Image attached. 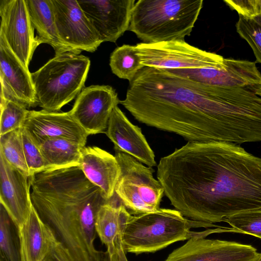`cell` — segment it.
<instances>
[{"mask_svg": "<svg viewBox=\"0 0 261 261\" xmlns=\"http://www.w3.org/2000/svg\"><path fill=\"white\" fill-rule=\"evenodd\" d=\"M121 104L138 121L190 142H256L261 95L253 85L218 87L144 67Z\"/></svg>", "mask_w": 261, "mask_h": 261, "instance_id": "1", "label": "cell"}, {"mask_svg": "<svg viewBox=\"0 0 261 261\" xmlns=\"http://www.w3.org/2000/svg\"><path fill=\"white\" fill-rule=\"evenodd\" d=\"M156 176L191 220L214 223L261 208V158L235 144L188 142L160 159Z\"/></svg>", "mask_w": 261, "mask_h": 261, "instance_id": "2", "label": "cell"}, {"mask_svg": "<svg viewBox=\"0 0 261 261\" xmlns=\"http://www.w3.org/2000/svg\"><path fill=\"white\" fill-rule=\"evenodd\" d=\"M33 206L74 261H102L94 245L98 211L107 203L103 191L80 166L46 170L29 178Z\"/></svg>", "mask_w": 261, "mask_h": 261, "instance_id": "3", "label": "cell"}, {"mask_svg": "<svg viewBox=\"0 0 261 261\" xmlns=\"http://www.w3.org/2000/svg\"><path fill=\"white\" fill-rule=\"evenodd\" d=\"M232 228L188 219L176 210L132 215L123 238L124 252L154 253L176 242L214 233L233 232Z\"/></svg>", "mask_w": 261, "mask_h": 261, "instance_id": "4", "label": "cell"}, {"mask_svg": "<svg viewBox=\"0 0 261 261\" xmlns=\"http://www.w3.org/2000/svg\"><path fill=\"white\" fill-rule=\"evenodd\" d=\"M202 0H139L128 30L144 43L185 40L191 35Z\"/></svg>", "mask_w": 261, "mask_h": 261, "instance_id": "5", "label": "cell"}, {"mask_svg": "<svg viewBox=\"0 0 261 261\" xmlns=\"http://www.w3.org/2000/svg\"><path fill=\"white\" fill-rule=\"evenodd\" d=\"M90 63L86 56L65 52L31 73L37 106L58 112L77 97L84 88Z\"/></svg>", "mask_w": 261, "mask_h": 261, "instance_id": "6", "label": "cell"}, {"mask_svg": "<svg viewBox=\"0 0 261 261\" xmlns=\"http://www.w3.org/2000/svg\"><path fill=\"white\" fill-rule=\"evenodd\" d=\"M115 152L120 168L115 193L126 208L134 215L159 210L164 189L154 178L152 167L126 153Z\"/></svg>", "mask_w": 261, "mask_h": 261, "instance_id": "7", "label": "cell"}, {"mask_svg": "<svg viewBox=\"0 0 261 261\" xmlns=\"http://www.w3.org/2000/svg\"><path fill=\"white\" fill-rule=\"evenodd\" d=\"M136 46L144 67L163 69L200 68L218 65L225 60L219 55L202 50L182 40L141 42Z\"/></svg>", "mask_w": 261, "mask_h": 261, "instance_id": "8", "label": "cell"}, {"mask_svg": "<svg viewBox=\"0 0 261 261\" xmlns=\"http://www.w3.org/2000/svg\"><path fill=\"white\" fill-rule=\"evenodd\" d=\"M60 39L72 52L95 51L102 43L76 0H51Z\"/></svg>", "mask_w": 261, "mask_h": 261, "instance_id": "9", "label": "cell"}, {"mask_svg": "<svg viewBox=\"0 0 261 261\" xmlns=\"http://www.w3.org/2000/svg\"><path fill=\"white\" fill-rule=\"evenodd\" d=\"M0 34L29 69L34 53L40 45L34 36L26 0H0Z\"/></svg>", "mask_w": 261, "mask_h": 261, "instance_id": "10", "label": "cell"}, {"mask_svg": "<svg viewBox=\"0 0 261 261\" xmlns=\"http://www.w3.org/2000/svg\"><path fill=\"white\" fill-rule=\"evenodd\" d=\"M119 102L111 86L91 85L82 90L69 112L89 135L105 133L112 112Z\"/></svg>", "mask_w": 261, "mask_h": 261, "instance_id": "11", "label": "cell"}, {"mask_svg": "<svg viewBox=\"0 0 261 261\" xmlns=\"http://www.w3.org/2000/svg\"><path fill=\"white\" fill-rule=\"evenodd\" d=\"M165 70L175 75L213 86L261 85V73L256 62L248 60L225 58L223 63L212 67Z\"/></svg>", "mask_w": 261, "mask_h": 261, "instance_id": "12", "label": "cell"}, {"mask_svg": "<svg viewBox=\"0 0 261 261\" xmlns=\"http://www.w3.org/2000/svg\"><path fill=\"white\" fill-rule=\"evenodd\" d=\"M259 256L249 245L195 237L172 251L165 261H257Z\"/></svg>", "mask_w": 261, "mask_h": 261, "instance_id": "13", "label": "cell"}, {"mask_svg": "<svg viewBox=\"0 0 261 261\" xmlns=\"http://www.w3.org/2000/svg\"><path fill=\"white\" fill-rule=\"evenodd\" d=\"M101 41L116 42L128 30L135 0H77Z\"/></svg>", "mask_w": 261, "mask_h": 261, "instance_id": "14", "label": "cell"}, {"mask_svg": "<svg viewBox=\"0 0 261 261\" xmlns=\"http://www.w3.org/2000/svg\"><path fill=\"white\" fill-rule=\"evenodd\" d=\"M1 96L24 105L37 106L31 73L11 49L0 34Z\"/></svg>", "mask_w": 261, "mask_h": 261, "instance_id": "15", "label": "cell"}, {"mask_svg": "<svg viewBox=\"0 0 261 261\" xmlns=\"http://www.w3.org/2000/svg\"><path fill=\"white\" fill-rule=\"evenodd\" d=\"M23 127L38 146L45 139L62 138L85 146L90 135L69 112L29 111Z\"/></svg>", "mask_w": 261, "mask_h": 261, "instance_id": "16", "label": "cell"}, {"mask_svg": "<svg viewBox=\"0 0 261 261\" xmlns=\"http://www.w3.org/2000/svg\"><path fill=\"white\" fill-rule=\"evenodd\" d=\"M29 177L0 154L1 204L19 227L27 219L32 203Z\"/></svg>", "mask_w": 261, "mask_h": 261, "instance_id": "17", "label": "cell"}, {"mask_svg": "<svg viewBox=\"0 0 261 261\" xmlns=\"http://www.w3.org/2000/svg\"><path fill=\"white\" fill-rule=\"evenodd\" d=\"M105 133L115 150L126 153L148 167L156 165L154 152L141 129L133 124L118 106L112 112Z\"/></svg>", "mask_w": 261, "mask_h": 261, "instance_id": "18", "label": "cell"}, {"mask_svg": "<svg viewBox=\"0 0 261 261\" xmlns=\"http://www.w3.org/2000/svg\"><path fill=\"white\" fill-rule=\"evenodd\" d=\"M132 215L115 193L97 212L95 227L101 242L107 247L105 253L111 256L123 248V238Z\"/></svg>", "mask_w": 261, "mask_h": 261, "instance_id": "19", "label": "cell"}, {"mask_svg": "<svg viewBox=\"0 0 261 261\" xmlns=\"http://www.w3.org/2000/svg\"><path fill=\"white\" fill-rule=\"evenodd\" d=\"M80 167L86 177L99 188L108 199L114 195L120 173L115 155L96 146H85Z\"/></svg>", "mask_w": 261, "mask_h": 261, "instance_id": "20", "label": "cell"}, {"mask_svg": "<svg viewBox=\"0 0 261 261\" xmlns=\"http://www.w3.org/2000/svg\"><path fill=\"white\" fill-rule=\"evenodd\" d=\"M18 228L22 261H42L58 240L33 205L28 217Z\"/></svg>", "mask_w": 261, "mask_h": 261, "instance_id": "21", "label": "cell"}, {"mask_svg": "<svg viewBox=\"0 0 261 261\" xmlns=\"http://www.w3.org/2000/svg\"><path fill=\"white\" fill-rule=\"evenodd\" d=\"M26 3L32 25L37 31L36 38L39 44L50 45L55 55L72 52L60 38L51 0H26Z\"/></svg>", "mask_w": 261, "mask_h": 261, "instance_id": "22", "label": "cell"}, {"mask_svg": "<svg viewBox=\"0 0 261 261\" xmlns=\"http://www.w3.org/2000/svg\"><path fill=\"white\" fill-rule=\"evenodd\" d=\"M46 170L80 166L82 145L62 138H48L39 145Z\"/></svg>", "mask_w": 261, "mask_h": 261, "instance_id": "23", "label": "cell"}, {"mask_svg": "<svg viewBox=\"0 0 261 261\" xmlns=\"http://www.w3.org/2000/svg\"><path fill=\"white\" fill-rule=\"evenodd\" d=\"M0 261H22L19 228L1 204Z\"/></svg>", "mask_w": 261, "mask_h": 261, "instance_id": "24", "label": "cell"}, {"mask_svg": "<svg viewBox=\"0 0 261 261\" xmlns=\"http://www.w3.org/2000/svg\"><path fill=\"white\" fill-rule=\"evenodd\" d=\"M110 66L112 72L119 78L132 82L138 72L144 67L138 55L136 45L123 44L112 53Z\"/></svg>", "mask_w": 261, "mask_h": 261, "instance_id": "25", "label": "cell"}, {"mask_svg": "<svg viewBox=\"0 0 261 261\" xmlns=\"http://www.w3.org/2000/svg\"><path fill=\"white\" fill-rule=\"evenodd\" d=\"M0 154L10 165L29 177L20 128L0 136Z\"/></svg>", "mask_w": 261, "mask_h": 261, "instance_id": "26", "label": "cell"}, {"mask_svg": "<svg viewBox=\"0 0 261 261\" xmlns=\"http://www.w3.org/2000/svg\"><path fill=\"white\" fill-rule=\"evenodd\" d=\"M0 136L22 127L29 110L23 105L1 96Z\"/></svg>", "mask_w": 261, "mask_h": 261, "instance_id": "27", "label": "cell"}, {"mask_svg": "<svg viewBox=\"0 0 261 261\" xmlns=\"http://www.w3.org/2000/svg\"><path fill=\"white\" fill-rule=\"evenodd\" d=\"M236 29L251 47L256 61L261 63V14L251 17L239 15Z\"/></svg>", "mask_w": 261, "mask_h": 261, "instance_id": "28", "label": "cell"}, {"mask_svg": "<svg viewBox=\"0 0 261 261\" xmlns=\"http://www.w3.org/2000/svg\"><path fill=\"white\" fill-rule=\"evenodd\" d=\"M223 221L237 230L238 233L261 239V208L227 217Z\"/></svg>", "mask_w": 261, "mask_h": 261, "instance_id": "29", "label": "cell"}, {"mask_svg": "<svg viewBox=\"0 0 261 261\" xmlns=\"http://www.w3.org/2000/svg\"><path fill=\"white\" fill-rule=\"evenodd\" d=\"M20 130L30 176L35 173L46 171V166L39 146L34 142L24 127H21Z\"/></svg>", "mask_w": 261, "mask_h": 261, "instance_id": "30", "label": "cell"}, {"mask_svg": "<svg viewBox=\"0 0 261 261\" xmlns=\"http://www.w3.org/2000/svg\"><path fill=\"white\" fill-rule=\"evenodd\" d=\"M239 15L251 17L261 14V1H224Z\"/></svg>", "mask_w": 261, "mask_h": 261, "instance_id": "31", "label": "cell"}, {"mask_svg": "<svg viewBox=\"0 0 261 261\" xmlns=\"http://www.w3.org/2000/svg\"><path fill=\"white\" fill-rule=\"evenodd\" d=\"M42 261H74L68 249L57 240Z\"/></svg>", "mask_w": 261, "mask_h": 261, "instance_id": "32", "label": "cell"}, {"mask_svg": "<svg viewBox=\"0 0 261 261\" xmlns=\"http://www.w3.org/2000/svg\"><path fill=\"white\" fill-rule=\"evenodd\" d=\"M125 253L123 248H121L111 256L106 255L105 261H128Z\"/></svg>", "mask_w": 261, "mask_h": 261, "instance_id": "33", "label": "cell"}, {"mask_svg": "<svg viewBox=\"0 0 261 261\" xmlns=\"http://www.w3.org/2000/svg\"><path fill=\"white\" fill-rule=\"evenodd\" d=\"M257 261H261V253H260V256Z\"/></svg>", "mask_w": 261, "mask_h": 261, "instance_id": "34", "label": "cell"}]
</instances>
